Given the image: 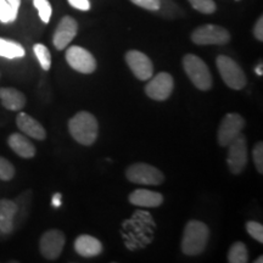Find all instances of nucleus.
<instances>
[{"label": "nucleus", "instance_id": "31", "mask_svg": "<svg viewBox=\"0 0 263 263\" xmlns=\"http://www.w3.org/2000/svg\"><path fill=\"white\" fill-rule=\"evenodd\" d=\"M254 35L257 41L262 42L263 41V17L261 16L256 22L255 27H254Z\"/></svg>", "mask_w": 263, "mask_h": 263}, {"label": "nucleus", "instance_id": "35", "mask_svg": "<svg viewBox=\"0 0 263 263\" xmlns=\"http://www.w3.org/2000/svg\"><path fill=\"white\" fill-rule=\"evenodd\" d=\"M263 257H262V256H259V257L257 258V259H256V261H255V263H262L263 262V259H262Z\"/></svg>", "mask_w": 263, "mask_h": 263}, {"label": "nucleus", "instance_id": "32", "mask_svg": "<svg viewBox=\"0 0 263 263\" xmlns=\"http://www.w3.org/2000/svg\"><path fill=\"white\" fill-rule=\"evenodd\" d=\"M6 2L9 3L10 6H11L12 10H14L16 14H18L20 5H21V0H6Z\"/></svg>", "mask_w": 263, "mask_h": 263}, {"label": "nucleus", "instance_id": "4", "mask_svg": "<svg viewBox=\"0 0 263 263\" xmlns=\"http://www.w3.org/2000/svg\"><path fill=\"white\" fill-rule=\"evenodd\" d=\"M216 65L218 68L222 80L229 88L234 90H241L246 85V76L236 61L226 55H219L216 59Z\"/></svg>", "mask_w": 263, "mask_h": 263}, {"label": "nucleus", "instance_id": "2", "mask_svg": "<svg viewBox=\"0 0 263 263\" xmlns=\"http://www.w3.org/2000/svg\"><path fill=\"white\" fill-rule=\"evenodd\" d=\"M210 238V229L205 223L192 219L184 228L182 252L186 256H197L205 251Z\"/></svg>", "mask_w": 263, "mask_h": 263}, {"label": "nucleus", "instance_id": "15", "mask_svg": "<svg viewBox=\"0 0 263 263\" xmlns=\"http://www.w3.org/2000/svg\"><path fill=\"white\" fill-rule=\"evenodd\" d=\"M18 212V205L9 199L0 200V233L10 234L14 230L15 217Z\"/></svg>", "mask_w": 263, "mask_h": 263}, {"label": "nucleus", "instance_id": "9", "mask_svg": "<svg viewBox=\"0 0 263 263\" xmlns=\"http://www.w3.org/2000/svg\"><path fill=\"white\" fill-rule=\"evenodd\" d=\"M245 127L244 117L240 116L239 114L230 112L223 117L221 124L218 128V134H217V140L221 146H228L236 137L241 133Z\"/></svg>", "mask_w": 263, "mask_h": 263}, {"label": "nucleus", "instance_id": "21", "mask_svg": "<svg viewBox=\"0 0 263 263\" xmlns=\"http://www.w3.org/2000/svg\"><path fill=\"white\" fill-rule=\"evenodd\" d=\"M249 261L248 248L244 242L238 241L232 245L228 252V262L230 263H246Z\"/></svg>", "mask_w": 263, "mask_h": 263}, {"label": "nucleus", "instance_id": "12", "mask_svg": "<svg viewBox=\"0 0 263 263\" xmlns=\"http://www.w3.org/2000/svg\"><path fill=\"white\" fill-rule=\"evenodd\" d=\"M126 62L133 74L139 81H149L154 74L153 61L144 52L139 50H129L126 54Z\"/></svg>", "mask_w": 263, "mask_h": 263}, {"label": "nucleus", "instance_id": "14", "mask_svg": "<svg viewBox=\"0 0 263 263\" xmlns=\"http://www.w3.org/2000/svg\"><path fill=\"white\" fill-rule=\"evenodd\" d=\"M16 124L18 129L26 136L33 138L35 140H44L47 138V132L44 127L34 120L32 116H29L26 112H20L16 117Z\"/></svg>", "mask_w": 263, "mask_h": 263}, {"label": "nucleus", "instance_id": "3", "mask_svg": "<svg viewBox=\"0 0 263 263\" xmlns=\"http://www.w3.org/2000/svg\"><path fill=\"white\" fill-rule=\"evenodd\" d=\"M183 68L189 80L197 89L209 90L212 88V74L207 67L206 62L199 57L186 54L183 58Z\"/></svg>", "mask_w": 263, "mask_h": 263}, {"label": "nucleus", "instance_id": "18", "mask_svg": "<svg viewBox=\"0 0 263 263\" xmlns=\"http://www.w3.org/2000/svg\"><path fill=\"white\" fill-rule=\"evenodd\" d=\"M8 144L16 155L22 157V159H32V157L35 156V153H37L32 141L21 133L11 134L8 139Z\"/></svg>", "mask_w": 263, "mask_h": 263}, {"label": "nucleus", "instance_id": "28", "mask_svg": "<svg viewBox=\"0 0 263 263\" xmlns=\"http://www.w3.org/2000/svg\"><path fill=\"white\" fill-rule=\"evenodd\" d=\"M252 157H254V162L256 170L258 171L259 174L263 173V143L258 141L256 144L254 150H252Z\"/></svg>", "mask_w": 263, "mask_h": 263}, {"label": "nucleus", "instance_id": "1", "mask_svg": "<svg viewBox=\"0 0 263 263\" xmlns=\"http://www.w3.org/2000/svg\"><path fill=\"white\" fill-rule=\"evenodd\" d=\"M71 137L82 145H93L98 138V120L88 111H80L68 122Z\"/></svg>", "mask_w": 263, "mask_h": 263}, {"label": "nucleus", "instance_id": "20", "mask_svg": "<svg viewBox=\"0 0 263 263\" xmlns=\"http://www.w3.org/2000/svg\"><path fill=\"white\" fill-rule=\"evenodd\" d=\"M25 55V48L20 43L0 38V57L11 60V59H21Z\"/></svg>", "mask_w": 263, "mask_h": 263}, {"label": "nucleus", "instance_id": "24", "mask_svg": "<svg viewBox=\"0 0 263 263\" xmlns=\"http://www.w3.org/2000/svg\"><path fill=\"white\" fill-rule=\"evenodd\" d=\"M17 15L18 14H16L6 0H0V22L2 24H11L16 21Z\"/></svg>", "mask_w": 263, "mask_h": 263}, {"label": "nucleus", "instance_id": "23", "mask_svg": "<svg viewBox=\"0 0 263 263\" xmlns=\"http://www.w3.org/2000/svg\"><path fill=\"white\" fill-rule=\"evenodd\" d=\"M33 5L38 10L39 17L44 24H49L51 18L52 9L49 0H33Z\"/></svg>", "mask_w": 263, "mask_h": 263}, {"label": "nucleus", "instance_id": "22", "mask_svg": "<svg viewBox=\"0 0 263 263\" xmlns=\"http://www.w3.org/2000/svg\"><path fill=\"white\" fill-rule=\"evenodd\" d=\"M33 52H34L35 58L39 61V65L44 71H49L51 67V54L49 49L44 44L37 43L33 47Z\"/></svg>", "mask_w": 263, "mask_h": 263}, {"label": "nucleus", "instance_id": "27", "mask_svg": "<svg viewBox=\"0 0 263 263\" xmlns=\"http://www.w3.org/2000/svg\"><path fill=\"white\" fill-rule=\"evenodd\" d=\"M246 232L252 236L255 240H257L259 244L263 242V226L258 222L250 221L246 223Z\"/></svg>", "mask_w": 263, "mask_h": 263}, {"label": "nucleus", "instance_id": "30", "mask_svg": "<svg viewBox=\"0 0 263 263\" xmlns=\"http://www.w3.org/2000/svg\"><path fill=\"white\" fill-rule=\"evenodd\" d=\"M67 2L72 8L81 10V11H88L90 9L89 0H67Z\"/></svg>", "mask_w": 263, "mask_h": 263}, {"label": "nucleus", "instance_id": "29", "mask_svg": "<svg viewBox=\"0 0 263 263\" xmlns=\"http://www.w3.org/2000/svg\"><path fill=\"white\" fill-rule=\"evenodd\" d=\"M134 5L150 11H157L161 8V0H130Z\"/></svg>", "mask_w": 263, "mask_h": 263}, {"label": "nucleus", "instance_id": "5", "mask_svg": "<svg viewBox=\"0 0 263 263\" xmlns=\"http://www.w3.org/2000/svg\"><path fill=\"white\" fill-rule=\"evenodd\" d=\"M126 177L130 183L144 185H160L164 180L163 173L159 168L144 162L130 164L126 171Z\"/></svg>", "mask_w": 263, "mask_h": 263}, {"label": "nucleus", "instance_id": "16", "mask_svg": "<svg viewBox=\"0 0 263 263\" xmlns=\"http://www.w3.org/2000/svg\"><path fill=\"white\" fill-rule=\"evenodd\" d=\"M129 202L139 207H159L163 203L162 194L147 189H137L129 194Z\"/></svg>", "mask_w": 263, "mask_h": 263}, {"label": "nucleus", "instance_id": "11", "mask_svg": "<svg viewBox=\"0 0 263 263\" xmlns=\"http://www.w3.org/2000/svg\"><path fill=\"white\" fill-rule=\"evenodd\" d=\"M174 88L173 77L167 72H160L145 85L147 97L156 101L167 100L172 94Z\"/></svg>", "mask_w": 263, "mask_h": 263}, {"label": "nucleus", "instance_id": "19", "mask_svg": "<svg viewBox=\"0 0 263 263\" xmlns=\"http://www.w3.org/2000/svg\"><path fill=\"white\" fill-rule=\"evenodd\" d=\"M0 101L10 111H21L26 106L25 94L15 88H0Z\"/></svg>", "mask_w": 263, "mask_h": 263}, {"label": "nucleus", "instance_id": "10", "mask_svg": "<svg viewBox=\"0 0 263 263\" xmlns=\"http://www.w3.org/2000/svg\"><path fill=\"white\" fill-rule=\"evenodd\" d=\"M66 242L65 234L59 229H50L42 235L39 241V250L44 258L54 261L60 257Z\"/></svg>", "mask_w": 263, "mask_h": 263}, {"label": "nucleus", "instance_id": "17", "mask_svg": "<svg viewBox=\"0 0 263 263\" xmlns=\"http://www.w3.org/2000/svg\"><path fill=\"white\" fill-rule=\"evenodd\" d=\"M74 250L82 257H95L103 252V244L91 235H80L74 241Z\"/></svg>", "mask_w": 263, "mask_h": 263}, {"label": "nucleus", "instance_id": "34", "mask_svg": "<svg viewBox=\"0 0 263 263\" xmlns=\"http://www.w3.org/2000/svg\"><path fill=\"white\" fill-rule=\"evenodd\" d=\"M256 72H257V74L262 76V64H259V67L256 68Z\"/></svg>", "mask_w": 263, "mask_h": 263}, {"label": "nucleus", "instance_id": "7", "mask_svg": "<svg viewBox=\"0 0 263 263\" xmlns=\"http://www.w3.org/2000/svg\"><path fill=\"white\" fill-rule=\"evenodd\" d=\"M227 164L233 174L244 172L246 164H248V144H246L244 134L240 133L228 145Z\"/></svg>", "mask_w": 263, "mask_h": 263}, {"label": "nucleus", "instance_id": "25", "mask_svg": "<svg viewBox=\"0 0 263 263\" xmlns=\"http://www.w3.org/2000/svg\"><path fill=\"white\" fill-rule=\"evenodd\" d=\"M190 5L201 14H213L216 11L217 5L213 0H188Z\"/></svg>", "mask_w": 263, "mask_h": 263}, {"label": "nucleus", "instance_id": "6", "mask_svg": "<svg viewBox=\"0 0 263 263\" xmlns=\"http://www.w3.org/2000/svg\"><path fill=\"white\" fill-rule=\"evenodd\" d=\"M192 41L197 45H224L230 41V33L222 26L203 25L192 33Z\"/></svg>", "mask_w": 263, "mask_h": 263}, {"label": "nucleus", "instance_id": "33", "mask_svg": "<svg viewBox=\"0 0 263 263\" xmlns=\"http://www.w3.org/2000/svg\"><path fill=\"white\" fill-rule=\"evenodd\" d=\"M52 205L55 207H59L61 205V195L60 194H57V195H54L52 197Z\"/></svg>", "mask_w": 263, "mask_h": 263}, {"label": "nucleus", "instance_id": "13", "mask_svg": "<svg viewBox=\"0 0 263 263\" xmlns=\"http://www.w3.org/2000/svg\"><path fill=\"white\" fill-rule=\"evenodd\" d=\"M78 32L77 21L71 16H64L59 22L54 35H52V44L58 50H64L67 45L73 41Z\"/></svg>", "mask_w": 263, "mask_h": 263}, {"label": "nucleus", "instance_id": "8", "mask_svg": "<svg viewBox=\"0 0 263 263\" xmlns=\"http://www.w3.org/2000/svg\"><path fill=\"white\" fill-rule=\"evenodd\" d=\"M66 61L70 67L80 73L89 74L97 70V60L90 51L87 49L73 45L66 51Z\"/></svg>", "mask_w": 263, "mask_h": 263}, {"label": "nucleus", "instance_id": "26", "mask_svg": "<svg viewBox=\"0 0 263 263\" xmlns=\"http://www.w3.org/2000/svg\"><path fill=\"white\" fill-rule=\"evenodd\" d=\"M15 177V167L9 160L0 156V180L9 182Z\"/></svg>", "mask_w": 263, "mask_h": 263}]
</instances>
